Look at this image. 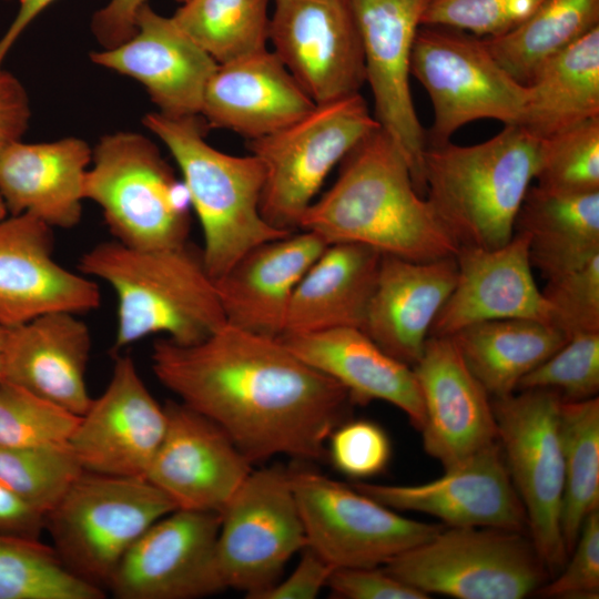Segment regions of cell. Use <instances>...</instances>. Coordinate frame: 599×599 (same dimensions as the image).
<instances>
[{
	"label": "cell",
	"mask_w": 599,
	"mask_h": 599,
	"mask_svg": "<svg viewBox=\"0 0 599 599\" xmlns=\"http://www.w3.org/2000/svg\"><path fill=\"white\" fill-rule=\"evenodd\" d=\"M270 0H189L175 23L217 64L267 49Z\"/></svg>",
	"instance_id": "36"
},
{
	"label": "cell",
	"mask_w": 599,
	"mask_h": 599,
	"mask_svg": "<svg viewBox=\"0 0 599 599\" xmlns=\"http://www.w3.org/2000/svg\"><path fill=\"white\" fill-rule=\"evenodd\" d=\"M45 516L0 483V534L40 539Z\"/></svg>",
	"instance_id": "50"
},
{
	"label": "cell",
	"mask_w": 599,
	"mask_h": 599,
	"mask_svg": "<svg viewBox=\"0 0 599 599\" xmlns=\"http://www.w3.org/2000/svg\"><path fill=\"white\" fill-rule=\"evenodd\" d=\"M78 267L116 296L113 353L158 334L196 344L226 323L202 250L189 241L152 250L102 242L81 255Z\"/></svg>",
	"instance_id": "3"
},
{
	"label": "cell",
	"mask_w": 599,
	"mask_h": 599,
	"mask_svg": "<svg viewBox=\"0 0 599 599\" xmlns=\"http://www.w3.org/2000/svg\"><path fill=\"white\" fill-rule=\"evenodd\" d=\"M143 123L169 149L202 232V254L217 280L253 247L292 232L268 224L261 213L264 169L253 155H232L210 145L199 115L148 113Z\"/></svg>",
	"instance_id": "5"
},
{
	"label": "cell",
	"mask_w": 599,
	"mask_h": 599,
	"mask_svg": "<svg viewBox=\"0 0 599 599\" xmlns=\"http://www.w3.org/2000/svg\"><path fill=\"white\" fill-rule=\"evenodd\" d=\"M457 280L435 317L429 336H450L475 323L528 318L551 324L550 309L538 288L525 234L514 233L496 248L459 246Z\"/></svg>",
	"instance_id": "23"
},
{
	"label": "cell",
	"mask_w": 599,
	"mask_h": 599,
	"mask_svg": "<svg viewBox=\"0 0 599 599\" xmlns=\"http://www.w3.org/2000/svg\"><path fill=\"white\" fill-rule=\"evenodd\" d=\"M447 337L491 398L515 393L528 373L568 341L555 325L528 318L479 322Z\"/></svg>",
	"instance_id": "32"
},
{
	"label": "cell",
	"mask_w": 599,
	"mask_h": 599,
	"mask_svg": "<svg viewBox=\"0 0 599 599\" xmlns=\"http://www.w3.org/2000/svg\"><path fill=\"white\" fill-rule=\"evenodd\" d=\"M382 255L363 244H327L294 291L283 335L362 329Z\"/></svg>",
	"instance_id": "30"
},
{
	"label": "cell",
	"mask_w": 599,
	"mask_h": 599,
	"mask_svg": "<svg viewBox=\"0 0 599 599\" xmlns=\"http://www.w3.org/2000/svg\"><path fill=\"white\" fill-rule=\"evenodd\" d=\"M545 0H432L422 26L468 32L479 38L507 33L528 19Z\"/></svg>",
	"instance_id": "42"
},
{
	"label": "cell",
	"mask_w": 599,
	"mask_h": 599,
	"mask_svg": "<svg viewBox=\"0 0 599 599\" xmlns=\"http://www.w3.org/2000/svg\"><path fill=\"white\" fill-rule=\"evenodd\" d=\"M335 568L305 547L291 575L260 593L256 599H313L327 586Z\"/></svg>",
	"instance_id": "47"
},
{
	"label": "cell",
	"mask_w": 599,
	"mask_h": 599,
	"mask_svg": "<svg viewBox=\"0 0 599 599\" xmlns=\"http://www.w3.org/2000/svg\"><path fill=\"white\" fill-rule=\"evenodd\" d=\"M148 0H111L91 20V30L103 49L115 48L136 32L135 16Z\"/></svg>",
	"instance_id": "48"
},
{
	"label": "cell",
	"mask_w": 599,
	"mask_h": 599,
	"mask_svg": "<svg viewBox=\"0 0 599 599\" xmlns=\"http://www.w3.org/2000/svg\"><path fill=\"white\" fill-rule=\"evenodd\" d=\"M430 2L351 0L363 43L366 82L374 98V118L402 152L422 196L427 141L414 108L409 75L415 37Z\"/></svg>",
	"instance_id": "14"
},
{
	"label": "cell",
	"mask_w": 599,
	"mask_h": 599,
	"mask_svg": "<svg viewBox=\"0 0 599 599\" xmlns=\"http://www.w3.org/2000/svg\"><path fill=\"white\" fill-rule=\"evenodd\" d=\"M335 598L345 599H428L429 597L380 567L336 568L327 586Z\"/></svg>",
	"instance_id": "46"
},
{
	"label": "cell",
	"mask_w": 599,
	"mask_h": 599,
	"mask_svg": "<svg viewBox=\"0 0 599 599\" xmlns=\"http://www.w3.org/2000/svg\"><path fill=\"white\" fill-rule=\"evenodd\" d=\"M413 369L424 403V450L444 469L498 440L491 397L449 337L429 336Z\"/></svg>",
	"instance_id": "21"
},
{
	"label": "cell",
	"mask_w": 599,
	"mask_h": 599,
	"mask_svg": "<svg viewBox=\"0 0 599 599\" xmlns=\"http://www.w3.org/2000/svg\"><path fill=\"white\" fill-rule=\"evenodd\" d=\"M91 162L84 200L99 205L114 241L143 250L187 242V191L151 140L134 132L104 135Z\"/></svg>",
	"instance_id": "6"
},
{
	"label": "cell",
	"mask_w": 599,
	"mask_h": 599,
	"mask_svg": "<svg viewBox=\"0 0 599 599\" xmlns=\"http://www.w3.org/2000/svg\"><path fill=\"white\" fill-rule=\"evenodd\" d=\"M315 106L277 55L266 49L217 65L205 88L201 116L210 129L255 140L287 128Z\"/></svg>",
	"instance_id": "25"
},
{
	"label": "cell",
	"mask_w": 599,
	"mask_h": 599,
	"mask_svg": "<svg viewBox=\"0 0 599 599\" xmlns=\"http://www.w3.org/2000/svg\"><path fill=\"white\" fill-rule=\"evenodd\" d=\"M535 180L554 193L599 192V116L540 140Z\"/></svg>",
	"instance_id": "39"
},
{
	"label": "cell",
	"mask_w": 599,
	"mask_h": 599,
	"mask_svg": "<svg viewBox=\"0 0 599 599\" xmlns=\"http://www.w3.org/2000/svg\"><path fill=\"white\" fill-rule=\"evenodd\" d=\"M456 280L455 256L416 262L383 254L362 331L384 352L413 367Z\"/></svg>",
	"instance_id": "26"
},
{
	"label": "cell",
	"mask_w": 599,
	"mask_h": 599,
	"mask_svg": "<svg viewBox=\"0 0 599 599\" xmlns=\"http://www.w3.org/2000/svg\"><path fill=\"white\" fill-rule=\"evenodd\" d=\"M352 486L396 511L426 514L446 527H490L528 534L525 508L498 440L424 484L359 480Z\"/></svg>",
	"instance_id": "18"
},
{
	"label": "cell",
	"mask_w": 599,
	"mask_h": 599,
	"mask_svg": "<svg viewBox=\"0 0 599 599\" xmlns=\"http://www.w3.org/2000/svg\"><path fill=\"white\" fill-rule=\"evenodd\" d=\"M164 408L165 433L145 479L176 509L221 515L253 464L207 417L181 402Z\"/></svg>",
	"instance_id": "19"
},
{
	"label": "cell",
	"mask_w": 599,
	"mask_h": 599,
	"mask_svg": "<svg viewBox=\"0 0 599 599\" xmlns=\"http://www.w3.org/2000/svg\"><path fill=\"white\" fill-rule=\"evenodd\" d=\"M135 27L130 40L92 52L91 60L139 81L162 114H201L216 61L172 17L156 13L148 2L138 10Z\"/></svg>",
	"instance_id": "22"
},
{
	"label": "cell",
	"mask_w": 599,
	"mask_h": 599,
	"mask_svg": "<svg viewBox=\"0 0 599 599\" xmlns=\"http://www.w3.org/2000/svg\"><path fill=\"white\" fill-rule=\"evenodd\" d=\"M383 567L429 598L522 599L550 578L527 532L490 527L444 526Z\"/></svg>",
	"instance_id": "7"
},
{
	"label": "cell",
	"mask_w": 599,
	"mask_h": 599,
	"mask_svg": "<svg viewBox=\"0 0 599 599\" xmlns=\"http://www.w3.org/2000/svg\"><path fill=\"white\" fill-rule=\"evenodd\" d=\"M514 233L527 236L531 266L546 278L581 267L599 255V192L561 194L530 185Z\"/></svg>",
	"instance_id": "31"
},
{
	"label": "cell",
	"mask_w": 599,
	"mask_h": 599,
	"mask_svg": "<svg viewBox=\"0 0 599 599\" xmlns=\"http://www.w3.org/2000/svg\"><path fill=\"white\" fill-rule=\"evenodd\" d=\"M174 504L145 478L83 471L45 515L44 529L63 565L105 590L126 550Z\"/></svg>",
	"instance_id": "8"
},
{
	"label": "cell",
	"mask_w": 599,
	"mask_h": 599,
	"mask_svg": "<svg viewBox=\"0 0 599 599\" xmlns=\"http://www.w3.org/2000/svg\"><path fill=\"white\" fill-rule=\"evenodd\" d=\"M535 595L557 599L599 597V509L583 520L561 570L540 586Z\"/></svg>",
	"instance_id": "45"
},
{
	"label": "cell",
	"mask_w": 599,
	"mask_h": 599,
	"mask_svg": "<svg viewBox=\"0 0 599 599\" xmlns=\"http://www.w3.org/2000/svg\"><path fill=\"white\" fill-rule=\"evenodd\" d=\"M80 416L11 383H0V447L68 444Z\"/></svg>",
	"instance_id": "40"
},
{
	"label": "cell",
	"mask_w": 599,
	"mask_h": 599,
	"mask_svg": "<svg viewBox=\"0 0 599 599\" xmlns=\"http://www.w3.org/2000/svg\"><path fill=\"white\" fill-rule=\"evenodd\" d=\"M268 41L316 104L357 94L366 82L351 0H274Z\"/></svg>",
	"instance_id": "15"
},
{
	"label": "cell",
	"mask_w": 599,
	"mask_h": 599,
	"mask_svg": "<svg viewBox=\"0 0 599 599\" xmlns=\"http://www.w3.org/2000/svg\"><path fill=\"white\" fill-rule=\"evenodd\" d=\"M152 369L181 403L220 426L252 463L317 461L352 404L347 390L280 338L225 323L205 339L154 342Z\"/></svg>",
	"instance_id": "1"
},
{
	"label": "cell",
	"mask_w": 599,
	"mask_h": 599,
	"mask_svg": "<svg viewBox=\"0 0 599 599\" xmlns=\"http://www.w3.org/2000/svg\"><path fill=\"white\" fill-rule=\"evenodd\" d=\"M2 382V366H1V361H0V383Z\"/></svg>",
	"instance_id": "54"
},
{
	"label": "cell",
	"mask_w": 599,
	"mask_h": 599,
	"mask_svg": "<svg viewBox=\"0 0 599 599\" xmlns=\"http://www.w3.org/2000/svg\"><path fill=\"white\" fill-rule=\"evenodd\" d=\"M539 154L540 140L521 125H505L475 145H428L425 197L459 246H502L514 235Z\"/></svg>",
	"instance_id": "4"
},
{
	"label": "cell",
	"mask_w": 599,
	"mask_h": 599,
	"mask_svg": "<svg viewBox=\"0 0 599 599\" xmlns=\"http://www.w3.org/2000/svg\"><path fill=\"white\" fill-rule=\"evenodd\" d=\"M91 344L78 314L38 316L9 328L0 354L2 380L81 416L92 400L85 378Z\"/></svg>",
	"instance_id": "27"
},
{
	"label": "cell",
	"mask_w": 599,
	"mask_h": 599,
	"mask_svg": "<svg viewBox=\"0 0 599 599\" xmlns=\"http://www.w3.org/2000/svg\"><path fill=\"white\" fill-rule=\"evenodd\" d=\"M306 546L290 469H252L221 512L216 565L224 588L256 599Z\"/></svg>",
	"instance_id": "13"
},
{
	"label": "cell",
	"mask_w": 599,
	"mask_h": 599,
	"mask_svg": "<svg viewBox=\"0 0 599 599\" xmlns=\"http://www.w3.org/2000/svg\"><path fill=\"white\" fill-rule=\"evenodd\" d=\"M327 456L334 468L355 481L383 473L392 457L385 429L367 419L341 423L329 435Z\"/></svg>",
	"instance_id": "44"
},
{
	"label": "cell",
	"mask_w": 599,
	"mask_h": 599,
	"mask_svg": "<svg viewBox=\"0 0 599 599\" xmlns=\"http://www.w3.org/2000/svg\"><path fill=\"white\" fill-rule=\"evenodd\" d=\"M599 26V0H545L505 34L483 38L496 61L528 85L550 58Z\"/></svg>",
	"instance_id": "34"
},
{
	"label": "cell",
	"mask_w": 599,
	"mask_h": 599,
	"mask_svg": "<svg viewBox=\"0 0 599 599\" xmlns=\"http://www.w3.org/2000/svg\"><path fill=\"white\" fill-rule=\"evenodd\" d=\"M166 428L131 356L118 355L103 393L80 416L69 444L85 471L145 478Z\"/></svg>",
	"instance_id": "17"
},
{
	"label": "cell",
	"mask_w": 599,
	"mask_h": 599,
	"mask_svg": "<svg viewBox=\"0 0 599 599\" xmlns=\"http://www.w3.org/2000/svg\"><path fill=\"white\" fill-rule=\"evenodd\" d=\"M104 590L73 575L52 546L0 534V599H101Z\"/></svg>",
	"instance_id": "37"
},
{
	"label": "cell",
	"mask_w": 599,
	"mask_h": 599,
	"mask_svg": "<svg viewBox=\"0 0 599 599\" xmlns=\"http://www.w3.org/2000/svg\"><path fill=\"white\" fill-rule=\"evenodd\" d=\"M54 0H20V9L6 34L0 39V69L4 57L26 27Z\"/></svg>",
	"instance_id": "51"
},
{
	"label": "cell",
	"mask_w": 599,
	"mask_h": 599,
	"mask_svg": "<svg viewBox=\"0 0 599 599\" xmlns=\"http://www.w3.org/2000/svg\"><path fill=\"white\" fill-rule=\"evenodd\" d=\"M7 213H8V209H7V205L4 203V200H3L2 195L0 193V221L6 219Z\"/></svg>",
	"instance_id": "53"
},
{
	"label": "cell",
	"mask_w": 599,
	"mask_h": 599,
	"mask_svg": "<svg viewBox=\"0 0 599 599\" xmlns=\"http://www.w3.org/2000/svg\"><path fill=\"white\" fill-rule=\"evenodd\" d=\"M410 74L428 92L433 125L428 145L449 142L463 125L494 119L519 125L528 88L516 81L493 57L484 39L465 31L420 26L415 37Z\"/></svg>",
	"instance_id": "10"
},
{
	"label": "cell",
	"mask_w": 599,
	"mask_h": 599,
	"mask_svg": "<svg viewBox=\"0 0 599 599\" xmlns=\"http://www.w3.org/2000/svg\"><path fill=\"white\" fill-rule=\"evenodd\" d=\"M83 471L69 443L0 447V483L44 516Z\"/></svg>",
	"instance_id": "38"
},
{
	"label": "cell",
	"mask_w": 599,
	"mask_h": 599,
	"mask_svg": "<svg viewBox=\"0 0 599 599\" xmlns=\"http://www.w3.org/2000/svg\"><path fill=\"white\" fill-rule=\"evenodd\" d=\"M561 397L552 389H522L491 398L497 436L528 520V535L550 578L568 554L560 528L564 463Z\"/></svg>",
	"instance_id": "11"
},
{
	"label": "cell",
	"mask_w": 599,
	"mask_h": 599,
	"mask_svg": "<svg viewBox=\"0 0 599 599\" xmlns=\"http://www.w3.org/2000/svg\"><path fill=\"white\" fill-rule=\"evenodd\" d=\"M221 515L175 509L126 550L106 589L118 599H193L224 590L216 565Z\"/></svg>",
	"instance_id": "16"
},
{
	"label": "cell",
	"mask_w": 599,
	"mask_h": 599,
	"mask_svg": "<svg viewBox=\"0 0 599 599\" xmlns=\"http://www.w3.org/2000/svg\"><path fill=\"white\" fill-rule=\"evenodd\" d=\"M559 432L564 463L560 528L567 554L586 517L599 509V398L561 399Z\"/></svg>",
	"instance_id": "35"
},
{
	"label": "cell",
	"mask_w": 599,
	"mask_h": 599,
	"mask_svg": "<svg viewBox=\"0 0 599 599\" xmlns=\"http://www.w3.org/2000/svg\"><path fill=\"white\" fill-rule=\"evenodd\" d=\"M541 293L551 324L568 338L599 332V255L581 267L547 278Z\"/></svg>",
	"instance_id": "43"
},
{
	"label": "cell",
	"mask_w": 599,
	"mask_h": 599,
	"mask_svg": "<svg viewBox=\"0 0 599 599\" xmlns=\"http://www.w3.org/2000/svg\"><path fill=\"white\" fill-rule=\"evenodd\" d=\"M8 331L9 328L0 325V354L4 347V344H6V339H7V336H8Z\"/></svg>",
	"instance_id": "52"
},
{
	"label": "cell",
	"mask_w": 599,
	"mask_h": 599,
	"mask_svg": "<svg viewBox=\"0 0 599 599\" xmlns=\"http://www.w3.org/2000/svg\"><path fill=\"white\" fill-rule=\"evenodd\" d=\"M326 246L317 234L297 230L245 253L215 280L226 323L281 337L294 291Z\"/></svg>",
	"instance_id": "24"
},
{
	"label": "cell",
	"mask_w": 599,
	"mask_h": 599,
	"mask_svg": "<svg viewBox=\"0 0 599 599\" xmlns=\"http://www.w3.org/2000/svg\"><path fill=\"white\" fill-rule=\"evenodd\" d=\"M339 164L335 183L307 207L298 230L327 244H363L416 262L456 255L459 244L417 192L405 158L380 126Z\"/></svg>",
	"instance_id": "2"
},
{
	"label": "cell",
	"mask_w": 599,
	"mask_h": 599,
	"mask_svg": "<svg viewBox=\"0 0 599 599\" xmlns=\"http://www.w3.org/2000/svg\"><path fill=\"white\" fill-rule=\"evenodd\" d=\"M281 342L302 361L339 383L353 404L384 400L417 430L424 424L422 392L412 366L384 352L361 328L285 334Z\"/></svg>",
	"instance_id": "28"
},
{
	"label": "cell",
	"mask_w": 599,
	"mask_h": 599,
	"mask_svg": "<svg viewBox=\"0 0 599 599\" xmlns=\"http://www.w3.org/2000/svg\"><path fill=\"white\" fill-rule=\"evenodd\" d=\"M519 125L539 140L599 116V26L535 73Z\"/></svg>",
	"instance_id": "33"
},
{
	"label": "cell",
	"mask_w": 599,
	"mask_h": 599,
	"mask_svg": "<svg viewBox=\"0 0 599 599\" xmlns=\"http://www.w3.org/2000/svg\"><path fill=\"white\" fill-rule=\"evenodd\" d=\"M307 546L336 568L380 567L443 524L403 516L352 485L308 468L290 469Z\"/></svg>",
	"instance_id": "12"
},
{
	"label": "cell",
	"mask_w": 599,
	"mask_h": 599,
	"mask_svg": "<svg viewBox=\"0 0 599 599\" xmlns=\"http://www.w3.org/2000/svg\"><path fill=\"white\" fill-rule=\"evenodd\" d=\"M30 119L29 99L23 85L0 69V152L20 140Z\"/></svg>",
	"instance_id": "49"
},
{
	"label": "cell",
	"mask_w": 599,
	"mask_h": 599,
	"mask_svg": "<svg viewBox=\"0 0 599 599\" xmlns=\"http://www.w3.org/2000/svg\"><path fill=\"white\" fill-rule=\"evenodd\" d=\"M52 227L23 213L0 221V325L11 328L53 312L82 314L100 305V288L53 255Z\"/></svg>",
	"instance_id": "20"
},
{
	"label": "cell",
	"mask_w": 599,
	"mask_h": 599,
	"mask_svg": "<svg viewBox=\"0 0 599 599\" xmlns=\"http://www.w3.org/2000/svg\"><path fill=\"white\" fill-rule=\"evenodd\" d=\"M91 159L92 150L78 138L10 143L0 152V193L8 211L31 214L52 229L74 227Z\"/></svg>",
	"instance_id": "29"
},
{
	"label": "cell",
	"mask_w": 599,
	"mask_h": 599,
	"mask_svg": "<svg viewBox=\"0 0 599 599\" xmlns=\"http://www.w3.org/2000/svg\"><path fill=\"white\" fill-rule=\"evenodd\" d=\"M177 1L179 3L183 4L184 2L189 1V0H175Z\"/></svg>",
	"instance_id": "55"
},
{
	"label": "cell",
	"mask_w": 599,
	"mask_h": 599,
	"mask_svg": "<svg viewBox=\"0 0 599 599\" xmlns=\"http://www.w3.org/2000/svg\"><path fill=\"white\" fill-rule=\"evenodd\" d=\"M552 389L565 402L597 397L599 392V332L580 333L528 373L517 390ZM516 390V392H517Z\"/></svg>",
	"instance_id": "41"
},
{
	"label": "cell",
	"mask_w": 599,
	"mask_h": 599,
	"mask_svg": "<svg viewBox=\"0 0 599 599\" xmlns=\"http://www.w3.org/2000/svg\"><path fill=\"white\" fill-rule=\"evenodd\" d=\"M379 124L361 93L316 104L297 122L247 140L264 169L261 213L272 226L294 232L336 164Z\"/></svg>",
	"instance_id": "9"
}]
</instances>
